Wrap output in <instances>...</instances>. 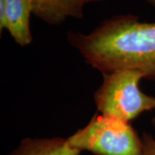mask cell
<instances>
[{"mask_svg": "<svg viewBox=\"0 0 155 155\" xmlns=\"http://www.w3.org/2000/svg\"><path fill=\"white\" fill-rule=\"evenodd\" d=\"M142 74L120 70L104 74V82L94 95L99 114L129 122L146 111L155 109V97L139 88Z\"/></svg>", "mask_w": 155, "mask_h": 155, "instance_id": "obj_2", "label": "cell"}, {"mask_svg": "<svg viewBox=\"0 0 155 155\" xmlns=\"http://www.w3.org/2000/svg\"><path fill=\"white\" fill-rule=\"evenodd\" d=\"M150 5H152L153 8H155V0H146Z\"/></svg>", "mask_w": 155, "mask_h": 155, "instance_id": "obj_8", "label": "cell"}, {"mask_svg": "<svg viewBox=\"0 0 155 155\" xmlns=\"http://www.w3.org/2000/svg\"><path fill=\"white\" fill-rule=\"evenodd\" d=\"M85 62L103 74L120 70L140 72L155 81V22L133 14L113 16L91 33H67Z\"/></svg>", "mask_w": 155, "mask_h": 155, "instance_id": "obj_1", "label": "cell"}, {"mask_svg": "<svg viewBox=\"0 0 155 155\" xmlns=\"http://www.w3.org/2000/svg\"><path fill=\"white\" fill-rule=\"evenodd\" d=\"M152 123L155 127V117L153 118ZM143 155H155V138L150 134L144 133L142 135Z\"/></svg>", "mask_w": 155, "mask_h": 155, "instance_id": "obj_7", "label": "cell"}, {"mask_svg": "<svg viewBox=\"0 0 155 155\" xmlns=\"http://www.w3.org/2000/svg\"><path fill=\"white\" fill-rule=\"evenodd\" d=\"M67 140L72 147L95 155H143L142 139L129 122L102 114Z\"/></svg>", "mask_w": 155, "mask_h": 155, "instance_id": "obj_3", "label": "cell"}, {"mask_svg": "<svg viewBox=\"0 0 155 155\" xmlns=\"http://www.w3.org/2000/svg\"><path fill=\"white\" fill-rule=\"evenodd\" d=\"M33 15L45 23L59 26L69 18L83 19L84 8L105 0H28Z\"/></svg>", "mask_w": 155, "mask_h": 155, "instance_id": "obj_5", "label": "cell"}, {"mask_svg": "<svg viewBox=\"0 0 155 155\" xmlns=\"http://www.w3.org/2000/svg\"><path fill=\"white\" fill-rule=\"evenodd\" d=\"M31 15L33 11L28 0H0V31L6 29L21 47L31 44Z\"/></svg>", "mask_w": 155, "mask_h": 155, "instance_id": "obj_4", "label": "cell"}, {"mask_svg": "<svg viewBox=\"0 0 155 155\" xmlns=\"http://www.w3.org/2000/svg\"><path fill=\"white\" fill-rule=\"evenodd\" d=\"M81 153L72 147L67 138H27L10 155H80Z\"/></svg>", "mask_w": 155, "mask_h": 155, "instance_id": "obj_6", "label": "cell"}]
</instances>
